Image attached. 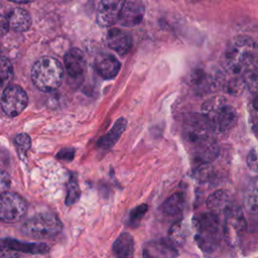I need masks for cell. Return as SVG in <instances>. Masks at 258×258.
<instances>
[{"label":"cell","instance_id":"obj_24","mask_svg":"<svg viewBox=\"0 0 258 258\" xmlns=\"http://www.w3.org/2000/svg\"><path fill=\"white\" fill-rule=\"evenodd\" d=\"M12 78L13 67L10 60L5 56L0 55V87H7Z\"/></svg>","mask_w":258,"mask_h":258},{"label":"cell","instance_id":"obj_4","mask_svg":"<svg viewBox=\"0 0 258 258\" xmlns=\"http://www.w3.org/2000/svg\"><path fill=\"white\" fill-rule=\"evenodd\" d=\"M63 79L61 63L52 56L38 58L31 68V81L42 92L55 91Z\"/></svg>","mask_w":258,"mask_h":258},{"label":"cell","instance_id":"obj_22","mask_svg":"<svg viewBox=\"0 0 258 258\" xmlns=\"http://www.w3.org/2000/svg\"><path fill=\"white\" fill-rule=\"evenodd\" d=\"M186 238L185 227L181 221L174 223L168 231V241L175 247L181 246Z\"/></svg>","mask_w":258,"mask_h":258},{"label":"cell","instance_id":"obj_32","mask_svg":"<svg viewBox=\"0 0 258 258\" xmlns=\"http://www.w3.org/2000/svg\"><path fill=\"white\" fill-rule=\"evenodd\" d=\"M247 165L252 171L254 172L257 171V153L255 149H252L249 152L247 157Z\"/></svg>","mask_w":258,"mask_h":258},{"label":"cell","instance_id":"obj_23","mask_svg":"<svg viewBox=\"0 0 258 258\" xmlns=\"http://www.w3.org/2000/svg\"><path fill=\"white\" fill-rule=\"evenodd\" d=\"M224 83L225 91L230 95L238 96L243 93L244 89L246 88V84L243 78L237 76H230L226 81H222Z\"/></svg>","mask_w":258,"mask_h":258},{"label":"cell","instance_id":"obj_18","mask_svg":"<svg viewBox=\"0 0 258 258\" xmlns=\"http://www.w3.org/2000/svg\"><path fill=\"white\" fill-rule=\"evenodd\" d=\"M7 19L9 27L18 32L27 30L31 25V16L23 8H14Z\"/></svg>","mask_w":258,"mask_h":258},{"label":"cell","instance_id":"obj_3","mask_svg":"<svg viewBox=\"0 0 258 258\" xmlns=\"http://www.w3.org/2000/svg\"><path fill=\"white\" fill-rule=\"evenodd\" d=\"M212 134L225 135L236 124L237 113L224 97H212L202 105V113Z\"/></svg>","mask_w":258,"mask_h":258},{"label":"cell","instance_id":"obj_13","mask_svg":"<svg viewBox=\"0 0 258 258\" xmlns=\"http://www.w3.org/2000/svg\"><path fill=\"white\" fill-rule=\"evenodd\" d=\"M144 5L139 1H124L118 22L126 27L139 24L144 15Z\"/></svg>","mask_w":258,"mask_h":258},{"label":"cell","instance_id":"obj_16","mask_svg":"<svg viewBox=\"0 0 258 258\" xmlns=\"http://www.w3.org/2000/svg\"><path fill=\"white\" fill-rule=\"evenodd\" d=\"M233 202L230 194L225 189H220L212 194L207 200V207L211 213L219 216L224 214L231 206Z\"/></svg>","mask_w":258,"mask_h":258},{"label":"cell","instance_id":"obj_1","mask_svg":"<svg viewBox=\"0 0 258 258\" xmlns=\"http://www.w3.org/2000/svg\"><path fill=\"white\" fill-rule=\"evenodd\" d=\"M225 70L230 76L244 79L246 87L253 93L257 91V46L247 36L237 37L226 51Z\"/></svg>","mask_w":258,"mask_h":258},{"label":"cell","instance_id":"obj_21","mask_svg":"<svg viewBox=\"0 0 258 258\" xmlns=\"http://www.w3.org/2000/svg\"><path fill=\"white\" fill-rule=\"evenodd\" d=\"M184 196L181 192H175L170 196L162 205L161 211L167 216H177L181 214L184 208Z\"/></svg>","mask_w":258,"mask_h":258},{"label":"cell","instance_id":"obj_11","mask_svg":"<svg viewBox=\"0 0 258 258\" xmlns=\"http://www.w3.org/2000/svg\"><path fill=\"white\" fill-rule=\"evenodd\" d=\"M177 250L164 239L153 240L144 245L143 258H176Z\"/></svg>","mask_w":258,"mask_h":258},{"label":"cell","instance_id":"obj_20","mask_svg":"<svg viewBox=\"0 0 258 258\" xmlns=\"http://www.w3.org/2000/svg\"><path fill=\"white\" fill-rule=\"evenodd\" d=\"M127 125V121L124 118H119L113 125V127L110 129V131L103 136L100 141L98 142V146L101 147L102 149H109L112 146H114V144L118 141L119 137L122 135V133L124 132L125 128Z\"/></svg>","mask_w":258,"mask_h":258},{"label":"cell","instance_id":"obj_31","mask_svg":"<svg viewBox=\"0 0 258 258\" xmlns=\"http://www.w3.org/2000/svg\"><path fill=\"white\" fill-rule=\"evenodd\" d=\"M11 179L7 172L0 170V195L7 192V190L10 187Z\"/></svg>","mask_w":258,"mask_h":258},{"label":"cell","instance_id":"obj_12","mask_svg":"<svg viewBox=\"0 0 258 258\" xmlns=\"http://www.w3.org/2000/svg\"><path fill=\"white\" fill-rule=\"evenodd\" d=\"M105 42L106 44L116 51L120 55H125L131 45H132V38L130 34H128L126 31L120 29V28H110L105 36Z\"/></svg>","mask_w":258,"mask_h":258},{"label":"cell","instance_id":"obj_25","mask_svg":"<svg viewBox=\"0 0 258 258\" xmlns=\"http://www.w3.org/2000/svg\"><path fill=\"white\" fill-rule=\"evenodd\" d=\"M80 196H81V190L78 185V182L75 177H72L68 184V195L66 198V205L71 206L76 204L79 201Z\"/></svg>","mask_w":258,"mask_h":258},{"label":"cell","instance_id":"obj_5","mask_svg":"<svg viewBox=\"0 0 258 258\" xmlns=\"http://www.w3.org/2000/svg\"><path fill=\"white\" fill-rule=\"evenodd\" d=\"M197 235L196 241L205 252H212L219 243L221 235L220 217L211 212L203 213L192 219Z\"/></svg>","mask_w":258,"mask_h":258},{"label":"cell","instance_id":"obj_30","mask_svg":"<svg viewBox=\"0 0 258 258\" xmlns=\"http://www.w3.org/2000/svg\"><path fill=\"white\" fill-rule=\"evenodd\" d=\"M256 186L253 187V190L250 192H247L246 195V200H245V205L246 208L250 213L255 214L257 212V194H256Z\"/></svg>","mask_w":258,"mask_h":258},{"label":"cell","instance_id":"obj_2","mask_svg":"<svg viewBox=\"0 0 258 258\" xmlns=\"http://www.w3.org/2000/svg\"><path fill=\"white\" fill-rule=\"evenodd\" d=\"M182 135L185 141L192 146L197 159L209 163L217 157L218 147L202 114L190 113L185 116L182 123Z\"/></svg>","mask_w":258,"mask_h":258},{"label":"cell","instance_id":"obj_15","mask_svg":"<svg viewBox=\"0 0 258 258\" xmlns=\"http://www.w3.org/2000/svg\"><path fill=\"white\" fill-rule=\"evenodd\" d=\"M120 61L110 53H101L95 58V69L105 80L114 79L120 71Z\"/></svg>","mask_w":258,"mask_h":258},{"label":"cell","instance_id":"obj_27","mask_svg":"<svg viewBox=\"0 0 258 258\" xmlns=\"http://www.w3.org/2000/svg\"><path fill=\"white\" fill-rule=\"evenodd\" d=\"M14 142L16 145V148L19 152V155L21 154H25L31 145V140L28 134L26 133H19L15 136L14 138Z\"/></svg>","mask_w":258,"mask_h":258},{"label":"cell","instance_id":"obj_28","mask_svg":"<svg viewBox=\"0 0 258 258\" xmlns=\"http://www.w3.org/2000/svg\"><path fill=\"white\" fill-rule=\"evenodd\" d=\"M211 173H212V168L211 166L208 164V163H202L195 171V175H196V178L199 179L200 181L204 182V181H207L210 176H211Z\"/></svg>","mask_w":258,"mask_h":258},{"label":"cell","instance_id":"obj_17","mask_svg":"<svg viewBox=\"0 0 258 258\" xmlns=\"http://www.w3.org/2000/svg\"><path fill=\"white\" fill-rule=\"evenodd\" d=\"M113 254L116 258L134 257V239L129 233H122L112 246Z\"/></svg>","mask_w":258,"mask_h":258},{"label":"cell","instance_id":"obj_34","mask_svg":"<svg viewBox=\"0 0 258 258\" xmlns=\"http://www.w3.org/2000/svg\"><path fill=\"white\" fill-rule=\"evenodd\" d=\"M9 23L6 16L0 14V36L5 35L9 30Z\"/></svg>","mask_w":258,"mask_h":258},{"label":"cell","instance_id":"obj_10","mask_svg":"<svg viewBox=\"0 0 258 258\" xmlns=\"http://www.w3.org/2000/svg\"><path fill=\"white\" fill-rule=\"evenodd\" d=\"M124 1H100L96 11V20L103 27L118 22Z\"/></svg>","mask_w":258,"mask_h":258},{"label":"cell","instance_id":"obj_9","mask_svg":"<svg viewBox=\"0 0 258 258\" xmlns=\"http://www.w3.org/2000/svg\"><path fill=\"white\" fill-rule=\"evenodd\" d=\"M223 215L224 234L229 239L234 240L245 232L247 223L240 207L233 204Z\"/></svg>","mask_w":258,"mask_h":258},{"label":"cell","instance_id":"obj_14","mask_svg":"<svg viewBox=\"0 0 258 258\" xmlns=\"http://www.w3.org/2000/svg\"><path fill=\"white\" fill-rule=\"evenodd\" d=\"M64 69L71 79H80L86 70V59L79 48H71L63 57Z\"/></svg>","mask_w":258,"mask_h":258},{"label":"cell","instance_id":"obj_26","mask_svg":"<svg viewBox=\"0 0 258 258\" xmlns=\"http://www.w3.org/2000/svg\"><path fill=\"white\" fill-rule=\"evenodd\" d=\"M147 209H148L147 205H140L137 208H135L134 210H132L129 215L128 225L131 228H136L139 225L140 221L142 220L143 216L146 214Z\"/></svg>","mask_w":258,"mask_h":258},{"label":"cell","instance_id":"obj_8","mask_svg":"<svg viewBox=\"0 0 258 258\" xmlns=\"http://www.w3.org/2000/svg\"><path fill=\"white\" fill-rule=\"evenodd\" d=\"M28 96L18 85H8L1 97V107L9 117L18 116L27 106Z\"/></svg>","mask_w":258,"mask_h":258},{"label":"cell","instance_id":"obj_35","mask_svg":"<svg viewBox=\"0 0 258 258\" xmlns=\"http://www.w3.org/2000/svg\"><path fill=\"white\" fill-rule=\"evenodd\" d=\"M0 6H1V3H0Z\"/></svg>","mask_w":258,"mask_h":258},{"label":"cell","instance_id":"obj_29","mask_svg":"<svg viewBox=\"0 0 258 258\" xmlns=\"http://www.w3.org/2000/svg\"><path fill=\"white\" fill-rule=\"evenodd\" d=\"M0 258H19V253L9 247L6 239H0Z\"/></svg>","mask_w":258,"mask_h":258},{"label":"cell","instance_id":"obj_6","mask_svg":"<svg viewBox=\"0 0 258 258\" xmlns=\"http://www.w3.org/2000/svg\"><path fill=\"white\" fill-rule=\"evenodd\" d=\"M61 229L62 224L54 214L39 213L22 224L21 233L33 239H47L56 236Z\"/></svg>","mask_w":258,"mask_h":258},{"label":"cell","instance_id":"obj_7","mask_svg":"<svg viewBox=\"0 0 258 258\" xmlns=\"http://www.w3.org/2000/svg\"><path fill=\"white\" fill-rule=\"evenodd\" d=\"M25 200L15 192L0 195V221L8 224L19 222L26 214Z\"/></svg>","mask_w":258,"mask_h":258},{"label":"cell","instance_id":"obj_33","mask_svg":"<svg viewBox=\"0 0 258 258\" xmlns=\"http://www.w3.org/2000/svg\"><path fill=\"white\" fill-rule=\"evenodd\" d=\"M74 156H75V150L73 148H63L56 155V157L58 159L68 160V161L72 160L74 158Z\"/></svg>","mask_w":258,"mask_h":258},{"label":"cell","instance_id":"obj_19","mask_svg":"<svg viewBox=\"0 0 258 258\" xmlns=\"http://www.w3.org/2000/svg\"><path fill=\"white\" fill-rule=\"evenodd\" d=\"M9 247L18 253L28 254H45L48 252L49 247L45 243H29L22 242L15 239H6Z\"/></svg>","mask_w":258,"mask_h":258}]
</instances>
